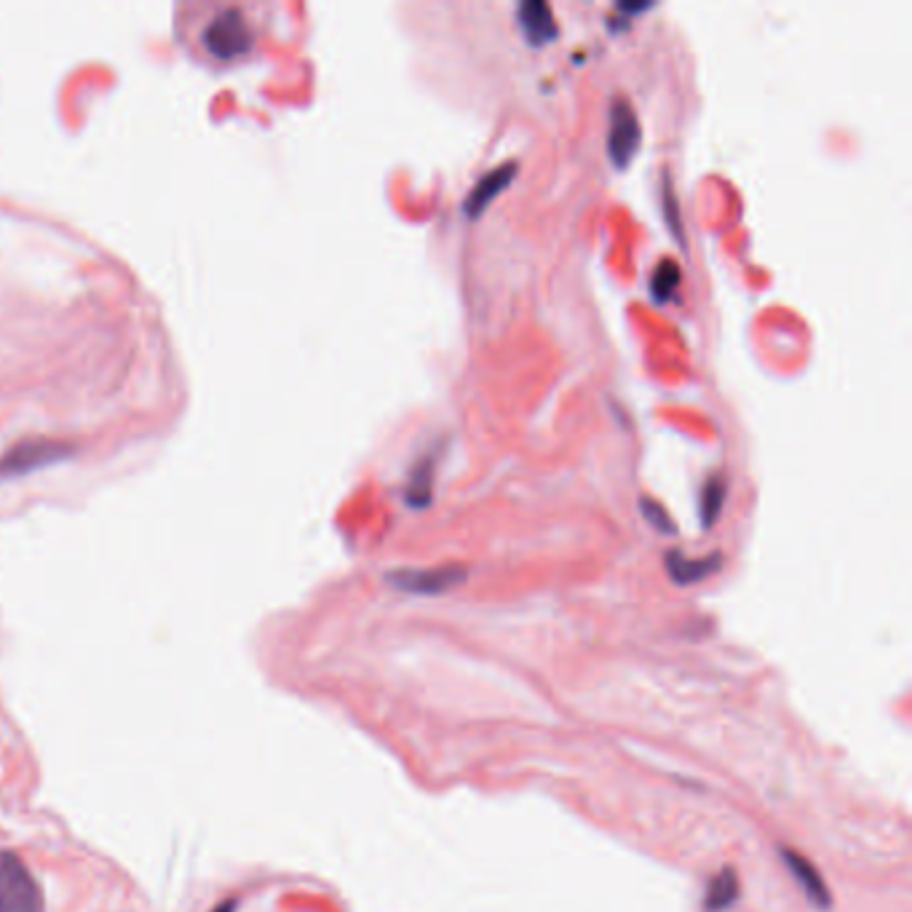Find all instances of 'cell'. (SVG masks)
<instances>
[{
    "label": "cell",
    "instance_id": "obj_1",
    "mask_svg": "<svg viewBox=\"0 0 912 912\" xmlns=\"http://www.w3.org/2000/svg\"><path fill=\"white\" fill-rule=\"evenodd\" d=\"M255 46V30L247 14L236 6H220L211 11L201 30H198V49L215 62H234L247 56Z\"/></svg>",
    "mask_w": 912,
    "mask_h": 912
},
{
    "label": "cell",
    "instance_id": "obj_2",
    "mask_svg": "<svg viewBox=\"0 0 912 912\" xmlns=\"http://www.w3.org/2000/svg\"><path fill=\"white\" fill-rule=\"evenodd\" d=\"M0 912H43V891L14 851H0Z\"/></svg>",
    "mask_w": 912,
    "mask_h": 912
},
{
    "label": "cell",
    "instance_id": "obj_3",
    "mask_svg": "<svg viewBox=\"0 0 912 912\" xmlns=\"http://www.w3.org/2000/svg\"><path fill=\"white\" fill-rule=\"evenodd\" d=\"M642 139L640 118L634 113L632 102L626 96H615L610 102V124H608V156L615 169H626L632 158L638 156Z\"/></svg>",
    "mask_w": 912,
    "mask_h": 912
},
{
    "label": "cell",
    "instance_id": "obj_4",
    "mask_svg": "<svg viewBox=\"0 0 912 912\" xmlns=\"http://www.w3.org/2000/svg\"><path fill=\"white\" fill-rule=\"evenodd\" d=\"M466 581V568L447 564V568L432 570H396L388 573V583L410 594H445Z\"/></svg>",
    "mask_w": 912,
    "mask_h": 912
},
{
    "label": "cell",
    "instance_id": "obj_5",
    "mask_svg": "<svg viewBox=\"0 0 912 912\" xmlns=\"http://www.w3.org/2000/svg\"><path fill=\"white\" fill-rule=\"evenodd\" d=\"M517 169H519L517 160H506V164H500L493 172H487V175L474 185L471 193H468V198L464 201V211L468 220H479V217L485 215L487 207H490L500 193L514 183Z\"/></svg>",
    "mask_w": 912,
    "mask_h": 912
},
{
    "label": "cell",
    "instance_id": "obj_6",
    "mask_svg": "<svg viewBox=\"0 0 912 912\" xmlns=\"http://www.w3.org/2000/svg\"><path fill=\"white\" fill-rule=\"evenodd\" d=\"M517 22L525 41L536 49L549 46V43H555L557 35H560L555 22V11H551V6L543 3V0H525L517 9Z\"/></svg>",
    "mask_w": 912,
    "mask_h": 912
},
{
    "label": "cell",
    "instance_id": "obj_7",
    "mask_svg": "<svg viewBox=\"0 0 912 912\" xmlns=\"http://www.w3.org/2000/svg\"><path fill=\"white\" fill-rule=\"evenodd\" d=\"M68 455L64 445H56V442H28V445H19L0 460V477H11V474H30L32 468H41L54 464Z\"/></svg>",
    "mask_w": 912,
    "mask_h": 912
},
{
    "label": "cell",
    "instance_id": "obj_8",
    "mask_svg": "<svg viewBox=\"0 0 912 912\" xmlns=\"http://www.w3.org/2000/svg\"><path fill=\"white\" fill-rule=\"evenodd\" d=\"M781 859H785L789 875L798 881L802 894L811 899V902L817 904L819 910H830V904H832L830 889H827L825 881H821L817 867H813L806 857H800V853L792 851V849H781Z\"/></svg>",
    "mask_w": 912,
    "mask_h": 912
},
{
    "label": "cell",
    "instance_id": "obj_9",
    "mask_svg": "<svg viewBox=\"0 0 912 912\" xmlns=\"http://www.w3.org/2000/svg\"><path fill=\"white\" fill-rule=\"evenodd\" d=\"M721 564V555H709L704 557V560H688L683 551H670V555H666V570H670V578L677 587H691V583L704 581V578L717 573Z\"/></svg>",
    "mask_w": 912,
    "mask_h": 912
},
{
    "label": "cell",
    "instance_id": "obj_10",
    "mask_svg": "<svg viewBox=\"0 0 912 912\" xmlns=\"http://www.w3.org/2000/svg\"><path fill=\"white\" fill-rule=\"evenodd\" d=\"M725 493H728V481H725L723 474H712L709 479L704 481L702 487V504H698V511H702V525L706 530L721 519L723 504H725Z\"/></svg>",
    "mask_w": 912,
    "mask_h": 912
},
{
    "label": "cell",
    "instance_id": "obj_11",
    "mask_svg": "<svg viewBox=\"0 0 912 912\" xmlns=\"http://www.w3.org/2000/svg\"><path fill=\"white\" fill-rule=\"evenodd\" d=\"M432 481H434V460L423 458L417 460V466L413 468V477H410L407 485V504L413 509H426L428 500H432Z\"/></svg>",
    "mask_w": 912,
    "mask_h": 912
},
{
    "label": "cell",
    "instance_id": "obj_12",
    "mask_svg": "<svg viewBox=\"0 0 912 912\" xmlns=\"http://www.w3.org/2000/svg\"><path fill=\"white\" fill-rule=\"evenodd\" d=\"M738 899V881L734 870H723L715 881L709 883V891H706V910L709 912H723L728 910Z\"/></svg>",
    "mask_w": 912,
    "mask_h": 912
},
{
    "label": "cell",
    "instance_id": "obj_13",
    "mask_svg": "<svg viewBox=\"0 0 912 912\" xmlns=\"http://www.w3.org/2000/svg\"><path fill=\"white\" fill-rule=\"evenodd\" d=\"M680 287V266L674 260H661L656 268H653V279H651V294L656 303H666L672 300L674 289Z\"/></svg>",
    "mask_w": 912,
    "mask_h": 912
},
{
    "label": "cell",
    "instance_id": "obj_14",
    "mask_svg": "<svg viewBox=\"0 0 912 912\" xmlns=\"http://www.w3.org/2000/svg\"><path fill=\"white\" fill-rule=\"evenodd\" d=\"M640 509H642V517L647 519L651 528H656V532H664V536H674V532H677V528H674V522L670 519V514H666L664 506L656 504V500L640 498Z\"/></svg>",
    "mask_w": 912,
    "mask_h": 912
},
{
    "label": "cell",
    "instance_id": "obj_15",
    "mask_svg": "<svg viewBox=\"0 0 912 912\" xmlns=\"http://www.w3.org/2000/svg\"><path fill=\"white\" fill-rule=\"evenodd\" d=\"M661 201H664V217H666V225H670L672 236L680 243H685L683 220H680V204H677V196H674V190H672L670 177H664V196H661Z\"/></svg>",
    "mask_w": 912,
    "mask_h": 912
},
{
    "label": "cell",
    "instance_id": "obj_16",
    "mask_svg": "<svg viewBox=\"0 0 912 912\" xmlns=\"http://www.w3.org/2000/svg\"><path fill=\"white\" fill-rule=\"evenodd\" d=\"M211 912H236V899H225V902L217 904Z\"/></svg>",
    "mask_w": 912,
    "mask_h": 912
}]
</instances>
